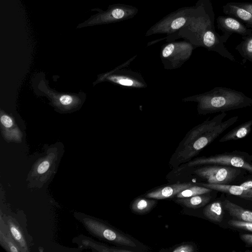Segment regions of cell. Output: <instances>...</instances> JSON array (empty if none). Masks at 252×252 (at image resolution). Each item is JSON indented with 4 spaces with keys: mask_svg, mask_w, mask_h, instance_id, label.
Segmentation results:
<instances>
[{
    "mask_svg": "<svg viewBox=\"0 0 252 252\" xmlns=\"http://www.w3.org/2000/svg\"><path fill=\"white\" fill-rule=\"evenodd\" d=\"M183 37L191 43L195 48L202 47L210 51L218 53L223 58L235 62V59L224 45L226 42L222 35L215 31L214 14L210 0H199L189 23L176 34L168 39L174 41Z\"/></svg>",
    "mask_w": 252,
    "mask_h": 252,
    "instance_id": "obj_1",
    "label": "cell"
},
{
    "mask_svg": "<svg viewBox=\"0 0 252 252\" xmlns=\"http://www.w3.org/2000/svg\"><path fill=\"white\" fill-rule=\"evenodd\" d=\"M226 116L225 112H222L189 130L177 149L176 158L178 161L184 162L191 159L234 124L238 119V116H233L222 122Z\"/></svg>",
    "mask_w": 252,
    "mask_h": 252,
    "instance_id": "obj_2",
    "label": "cell"
},
{
    "mask_svg": "<svg viewBox=\"0 0 252 252\" xmlns=\"http://www.w3.org/2000/svg\"><path fill=\"white\" fill-rule=\"evenodd\" d=\"M183 102H195L199 115L241 109L252 105V98L235 90L217 87L202 94L182 99Z\"/></svg>",
    "mask_w": 252,
    "mask_h": 252,
    "instance_id": "obj_3",
    "label": "cell"
},
{
    "mask_svg": "<svg viewBox=\"0 0 252 252\" xmlns=\"http://www.w3.org/2000/svg\"><path fill=\"white\" fill-rule=\"evenodd\" d=\"M194 10V6L185 7L170 13L152 26L145 35L166 33L170 37L175 34L189 23Z\"/></svg>",
    "mask_w": 252,
    "mask_h": 252,
    "instance_id": "obj_4",
    "label": "cell"
},
{
    "mask_svg": "<svg viewBox=\"0 0 252 252\" xmlns=\"http://www.w3.org/2000/svg\"><path fill=\"white\" fill-rule=\"evenodd\" d=\"M194 49L193 45L187 41H171L163 45L160 58L164 69L180 68L190 58Z\"/></svg>",
    "mask_w": 252,
    "mask_h": 252,
    "instance_id": "obj_5",
    "label": "cell"
},
{
    "mask_svg": "<svg viewBox=\"0 0 252 252\" xmlns=\"http://www.w3.org/2000/svg\"><path fill=\"white\" fill-rule=\"evenodd\" d=\"M134 6L122 3L111 5L104 11L99 12L83 23L82 26L106 24L126 20L133 18L138 13Z\"/></svg>",
    "mask_w": 252,
    "mask_h": 252,
    "instance_id": "obj_6",
    "label": "cell"
},
{
    "mask_svg": "<svg viewBox=\"0 0 252 252\" xmlns=\"http://www.w3.org/2000/svg\"><path fill=\"white\" fill-rule=\"evenodd\" d=\"M136 57L134 56L105 76L106 79L112 83L123 87L143 89L147 87L142 76L139 73L125 68Z\"/></svg>",
    "mask_w": 252,
    "mask_h": 252,
    "instance_id": "obj_7",
    "label": "cell"
},
{
    "mask_svg": "<svg viewBox=\"0 0 252 252\" xmlns=\"http://www.w3.org/2000/svg\"><path fill=\"white\" fill-rule=\"evenodd\" d=\"M207 164L235 167L245 169L252 173V162L247 160L244 157L234 153H224L209 157L200 158L189 162L187 166Z\"/></svg>",
    "mask_w": 252,
    "mask_h": 252,
    "instance_id": "obj_8",
    "label": "cell"
},
{
    "mask_svg": "<svg viewBox=\"0 0 252 252\" xmlns=\"http://www.w3.org/2000/svg\"><path fill=\"white\" fill-rule=\"evenodd\" d=\"M240 172L239 168L232 166H209L197 168L194 173L205 179L208 183L227 184L233 181Z\"/></svg>",
    "mask_w": 252,
    "mask_h": 252,
    "instance_id": "obj_9",
    "label": "cell"
},
{
    "mask_svg": "<svg viewBox=\"0 0 252 252\" xmlns=\"http://www.w3.org/2000/svg\"><path fill=\"white\" fill-rule=\"evenodd\" d=\"M84 222L92 232L99 237L116 244L131 247L136 246L130 238L102 223L88 219H84Z\"/></svg>",
    "mask_w": 252,
    "mask_h": 252,
    "instance_id": "obj_10",
    "label": "cell"
},
{
    "mask_svg": "<svg viewBox=\"0 0 252 252\" xmlns=\"http://www.w3.org/2000/svg\"><path fill=\"white\" fill-rule=\"evenodd\" d=\"M217 22L218 29L223 32L222 35L226 41L232 33L239 34L242 36L252 33V29L248 28L234 17L220 16Z\"/></svg>",
    "mask_w": 252,
    "mask_h": 252,
    "instance_id": "obj_11",
    "label": "cell"
},
{
    "mask_svg": "<svg viewBox=\"0 0 252 252\" xmlns=\"http://www.w3.org/2000/svg\"><path fill=\"white\" fill-rule=\"evenodd\" d=\"M200 185L212 190L238 196L245 199L252 201V189H245L240 185H229L227 184L202 183Z\"/></svg>",
    "mask_w": 252,
    "mask_h": 252,
    "instance_id": "obj_12",
    "label": "cell"
},
{
    "mask_svg": "<svg viewBox=\"0 0 252 252\" xmlns=\"http://www.w3.org/2000/svg\"><path fill=\"white\" fill-rule=\"evenodd\" d=\"M190 183L175 184L154 190L146 195L148 198L163 199L173 197L181 191L192 186Z\"/></svg>",
    "mask_w": 252,
    "mask_h": 252,
    "instance_id": "obj_13",
    "label": "cell"
},
{
    "mask_svg": "<svg viewBox=\"0 0 252 252\" xmlns=\"http://www.w3.org/2000/svg\"><path fill=\"white\" fill-rule=\"evenodd\" d=\"M223 13L235 17L250 27H252V14L249 11L235 5L233 2L227 3L223 6Z\"/></svg>",
    "mask_w": 252,
    "mask_h": 252,
    "instance_id": "obj_14",
    "label": "cell"
},
{
    "mask_svg": "<svg viewBox=\"0 0 252 252\" xmlns=\"http://www.w3.org/2000/svg\"><path fill=\"white\" fill-rule=\"evenodd\" d=\"M252 127V119L241 124L224 135L219 140L224 142L235 140L245 137L251 132Z\"/></svg>",
    "mask_w": 252,
    "mask_h": 252,
    "instance_id": "obj_15",
    "label": "cell"
},
{
    "mask_svg": "<svg viewBox=\"0 0 252 252\" xmlns=\"http://www.w3.org/2000/svg\"><path fill=\"white\" fill-rule=\"evenodd\" d=\"M224 206L229 215L238 220L252 222V212L246 210L228 200H225Z\"/></svg>",
    "mask_w": 252,
    "mask_h": 252,
    "instance_id": "obj_16",
    "label": "cell"
},
{
    "mask_svg": "<svg viewBox=\"0 0 252 252\" xmlns=\"http://www.w3.org/2000/svg\"><path fill=\"white\" fill-rule=\"evenodd\" d=\"M210 199V195L200 194L189 197L178 198L175 201L187 207L196 209L205 206Z\"/></svg>",
    "mask_w": 252,
    "mask_h": 252,
    "instance_id": "obj_17",
    "label": "cell"
},
{
    "mask_svg": "<svg viewBox=\"0 0 252 252\" xmlns=\"http://www.w3.org/2000/svg\"><path fill=\"white\" fill-rule=\"evenodd\" d=\"M203 213L210 220L220 222L223 218L222 204L220 201L213 202L204 208Z\"/></svg>",
    "mask_w": 252,
    "mask_h": 252,
    "instance_id": "obj_18",
    "label": "cell"
},
{
    "mask_svg": "<svg viewBox=\"0 0 252 252\" xmlns=\"http://www.w3.org/2000/svg\"><path fill=\"white\" fill-rule=\"evenodd\" d=\"M155 199H148V198H138L132 203L131 210L138 214H146L151 211L157 203V201Z\"/></svg>",
    "mask_w": 252,
    "mask_h": 252,
    "instance_id": "obj_19",
    "label": "cell"
},
{
    "mask_svg": "<svg viewBox=\"0 0 252 252\" xmlns=\"http://www.w3.org/2000/svg\"><path fill=\"white\" fill-rule=\"evenodd\" d=\"M242 39L236 49L243 58L252 62V33L242 36Z\"/></svg>",
    "mask_w": 252,
    "mask_h": 252,
    "instance_id": "obj_20",
    "label": "cell"
},
{
    "mask_svg": "<svg viewBox=\"0 0 252 252\" xmlns=\"http://www.w3.org/2000/svg\"><path fill=\"white\" fill-rule=\"evenodd\" d=\"M212 189L204 187L192 186L179 193L176 196L177 198L189 197L197 195L203 194L210 192Z\"/></svg>",
    "mask_w": 252,
    "mask_h": 252,
    "instance_id": "obj_21",
    "label": "cell"
},
{
    "mask_svg": "<svg viewBox=\"0 0 252 252\" xmlns=\"http://www.w3.org/2000/svg\"><path fill=\"white\" fill-rule=\"evenodd\" d=\"M9 226L10 232L14 239L20 244L22 247L27 249L26 241L18 227L12 221L9 222Z\"/></svg>",
    "mask_w": 252,
    "mask_h": 252,
    "instance_id": "obj_22",
    "label": "cell"
},
{
    "mask_svg": "<svg viewBox=\"0 0 252 252\" xmlns=\"http://www.w3.org/2000/svg\"><path fill=\"white\" fill-rule=\"evenodd\" d=\"M228 223L234 227L252 232V222L238 220H231L228 222Z\"/></svg>",
    "mask_w": 252,
    "mask_h": 252,
    "instance_id": "obj_23",
    "label": "cell"
},
{
    "mask_svg": "<svg viewBox=\"0 0 252 252\" xmlns=\"http://www.w3.org/2000/svg\"><path fill=\"white\" fill-rule=\"evenodd\" d=\"M195 251L194 247L190 244H183L174 248L173 252H193Z\"/></svg>",
    "mask_w": 252,
    "mask_h": 252,
    "instance_id": "obj_24",
    "label": "cell"
},
{
    "mask_svg": "<svg viewBox=\"0 0 252 252\" xmlns=\"http://www.w3.org/2000/svg\"><path fill=\"white\" fill-rule=\"evenodd\" d=\"M50 162L47 160L42 161L37 166V172L39 174L45 173L49 168Z\"/></svg>",
    "mask_w": 252,
    "mask_h": 252,
    "instance_id": "obj_25",
    "label": "cell"
},
{
    "mask_svg": "<svg viewBox=\"0 0 252 252\" xmlns=\"http://www.w3.org/2000/svg\"><path fill=\"white\" fill-rule=\"evenodd\" d=\"M59 100L61 104L66 106L72 104L74 101V98L71 95L64 94L61 95Z\"/></svg>",
    "mask_w": 252,
    "mask_h": 252,
    "instance_id": "obj_26",
    "label": "cell"
},
{
    "mask_svg": "<svg viewBox=\"0 0 252 252\" xmlns=\"http://www.w3.org/2000/svg\"><path fill=\"white\" fill-rule=\"evenodd\" d=\"M0 122L1 124L6 128H9L13 125V121L8 116L3 115L1 116Z\"/></svg>",
    "mask_w": 252,
    "mask_h": 252,
    "instance_id": "obj_27",
    "label": "cell"
},
{
    "mask_svg": "<svg viewBox=\"0 0 252 252\" xmlns=\"http://www.w3.org/2000/svg\"><path fill=\"white\" fill-rule=\"evenodd\" d=\"M233 3L249 11L252 14V2H233Z\"/></svg>",
    "mask_w": 252,
    "mask_h": 252,
    "instance_id": "obj_28",
    "label": "cell"
},
{
    "mask_svg": "<svg viewBox=\"0 0 252 252\" xmlns=\"http://www.w3.org/2000/svg\"><path fill=\"white\" fill-rule=\"evenodd\" d=\"M240 237L246 244L252 245V234H243L241 235Z\"/></svg>",
    "mask_w": 252,
    "mask_h": 252,
    "instance_id": "obj_29",
    "label": "cell"
},
{
    "mask_svg": "<svg viewBox=\"0 0 252 252\" xmlns=\"http://www.w3.org/2000/svg\"><path fill=\"white\" fill-rule=\"evenodd\" d=\"M240 186L245 189H252V180L247 181L240 185Z\"/></svg>",
    "mask_w": 252,
    "mask_h": 252,
    "instance_id": "obj_30",
    "label": "cell"
}]
</instances>
